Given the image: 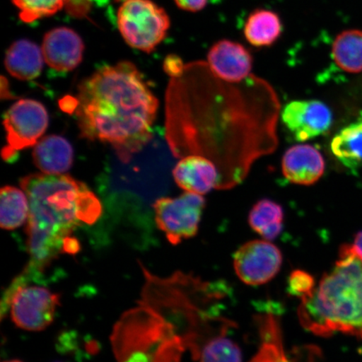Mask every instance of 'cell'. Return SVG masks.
<instances>
[{"label": "cell", "mask_w": 362, "mask_h": 362, "mask_svg": "<svg viewBox=\"0 0 362 362\" xmlns=\"http://www.w3.org/2000/svg\"><path fill=\"white\" fill-rule=\"evenodd\" d=\"M158 101L132 62L101 68L81 81L74 110L81 136L110 144L128 163L153 138Z\"/></svg>", "instance_id": "obj_1"}, {"label": "cell", "mask_w": 362, "mask_h": 362, "mask_svg": "<svg viewBox=\"0 0 362 362\" xmlns=\"http://www.w3.org/2000/svg\"><path fill=\"white\" fill-rule=\"evenodd\" d=\"M21 187L30 204L26 269L42 274L58 255L79 251L71 234L81 225L96 223L102 205L87 185L70 175H30L21 179Z\"/></svg>", "instance_id": "obj_2"}, {"label": "cell", "mask_w": 362, "mask_h": 362, "mask_svg": "<svg viewBox=\"0 0 362 362\" xmlns=\"http://www.w3.org/2000/svg\"><path fill=\"white\" fill-rule=\"evenodd\" d=\"M298 318L316 336L341 332L362 341V261L346 245L314 292L301 300Z\"/></svg>", "instance_id": "obj_3"}, {"label": "cell", "mask_w": 362, "mask_h": 362, "mask_svg": "<svg viewBox=\"0 0 362 362\" xmlns=\"http://www.w3.org/2000/svg\"><path fill=\"white\" fill-rule=\"evenodd\" d=\"M33 281L25 272L18 276L4 293L1 316L10 310L17 327L29 332H40L53 322L60 296Z\"/></svg>", "instance_id": "obj_4"}, {"label": "cell", "mask_w": 362, "mask_h": 362, "mask_svg": "<svg viewBox=\"0 0 362 362\" xmlns=\"http://www.w3.org/2000/svg\"><path fill=\"white\" fill-rule=\"evenodd\" d=\"M117 26L131 47L151 53L168 34L170 21L151 0H126L117 11Z\"/></svg>", "instance_id": "obj_5"}, {"label": "cell", "mask_w": 362, "mask_h": 362, "mask_svg": "<svg viewBox=\"0 0 362 362\" xmlns=\"http://www.w3.org/2000/svg\"><path fill=\"white\" fill-rule=\"evenodd\" d=\"M206 201L201 194L185 192L175 198L163 197L153 204L158 229L177 245L198 233Z\"/></svg>", "instance_id": "obj_6"}, {"label": "cell", "mask_w": 362, "mask_h": 362, "mask_svg": "<svg viewBox=\"0 0 362 362\" xmlns=\"http://www.w3.org/2000/svg\"><path fill=\"white\" fill-rule=\"evenodd\" d=\"M49 124V116L42 103L33 99H21L13 103L4 119L7 146L2 157L10 160L17 152L33 147L40 141Z\"/></svg>", "instance_id": "obj_7"}, {"label": "cell", "mask_w": 362, "mask_h": 362, "mask_svg": "<svg viewBox=\"0 0 362 362\" xmlns=\"http://www.w3.org/2000/svg\"><path fill=\"white\" fill-rule=\"evenodd\" d=\"M283 264L281 251L268 240H253L235 252L234 270L242 282L251 286L271 281Z\"/></svg>", "instance_id": "obj_8"}, {"label": "cell", "mask_w": 362, "mask_h": 362, "mask_svg": "<svg viewBox=\"0 0 362 362\" xmlns=\"http://www.w3.org/2000/svg\"><path fill=\"white\" fill-rule=\"evenodd\" d=\"M282 121L297 141L305 142L327 133L333 116L323 102L296 100L283 108Z\"/></svg>", "instance_id": "obj_9"}, {"label": "cell", "mask_w": 362, "mask_h": 362, "mask_svg": "<svg viewBox=\"0 0 362 362\" xmlns=\"http://www.w3.org/2000/svg\"><path fill=\"white\" fill-rule=\"evenodd\" d=\"M206 63L217 78L230 83H240L252 75L253 58L241 43L223 39L212 45Z\"/></svg>", "instance_id": "obj_10"}, {"label": "cell", "mask_w": 362, "mask_h": 362, "mask_svg": "<svg viewBox=\"0 0 362 362\" xmlns=\"http://www.w3.org/2000/svg\"><path fill=\"white\" fill-rule=\"evenodd\" d=\"M42 49L49 67L58 71H69L83 60L84 44L74 30L59 27L45 35Z\"/></svg>", "instance_id": "obj_11"}, {"label": "cell", "mask_w": 362, "mask_h": 362, "mask_svg": "<svg viewBox=\"0 0 362 362\" xmlns=\"http://www.w3.org/2000/svg\"><path fill=\"white\" fill-rule=\"evenodd\" d=\"M325 163L322 153L310 144H297L287 149L282 160V171L289 182L311 185L324 175Z\"/></svg>", "instance_id": "obj_12"}, {"label": "cell", "mask_w": 362, "mask_h": 362, "mask_svg": "<svg viewBox=\"0 0 362 362\" xmlns=\"http://www.w3.org/2000/svg\"><path fill=\"white\" fill-rule=\"evenodd\" d=\"M175 183L185 192L206 194L216 188L219 170L215 163L202 156L182 158L173 170Z\"/></svg>", "instance_id": "obj_13"}, {"label": "cell", "mask_w": 362, "mask_h": 362, "mask_svg": "<svg viewBox=\"0 0 362 362\" xmlns=\"http://www.w3.org/2000/svg\"><path fill=\"white\" fill-rule=\"evenodd\" d=\"M74 148L61 136L49 135L35 144L33 160L36 167L47 175H62L74 163Z\"/></svg>", "instance_id": "obj_14"}, {"label": "cell", "mask_w": 362, "mask_h": 362, "mask_svg": "<svg viewBox=\"0 0 362 362\" xmlns=\"http://www.w3.org/2000/svg\"><path fill=\"white\" fill-rule=\"evenodd\" d=\"M42 49L27 40L13 43L6 52V69L13 78L21 81L37 78L42 74L44 65Z\"/></svg>", "instance_id": "obj_15"}, {"label": "cell", "mask_w": 362, "mask_h": 362, "mask_svg": "<svg viewBox=\"0 0 362 362\" xmlns=\"http://www.w3.org/2000/svg\"><path fill=\"white\" fill-rule=\"evenodd\" d=\"M283 22L277 13L257 8L247 18L243 26L244 37L255 47H269L280 38L283 33Z\"/></svg>", "instance_id": "obj_16"}, {"label": "cell", "mask_w": 362, "mask_h": 362, "mask_svg": "<svg viewBox=\"0 0 362 362\" xmlns=\"http://www.w3.org/2000/svg\"><path fill=\"white\" fill-rule=\"evenodd\" d=\"M332 56L336 65L348 74L362 71V30H346L334 40Z\"/></svg>", "instance_id": "obj_17"}, {"label": "cell", "mask_w": 362, "mask_h": 362, "mask_svg": "<svg viewBox=\"0 0 362 362\" xmlns=\"http://www.w3.org/2000/svg\"><path fill=\"white\" fill-rule=\"evenodd\" d=\"M284 218V210L279 203L262 199L249 212L248 223L256 233L271 241L282 233Z\"/></svg>", "instance_id": "obj_18"}, {"label": "cell", "mask_w": 362, "mask_h": 362, "mask_svg": "<svg viewBox=\"0 0 362 362\" xmlns=\"http://www.w3.org/2000/svg\"><path fill=\"white\" fill-rule=\"evenodd\" d=\"M29 199L23 189L4 187L0 192V226L3 229L20 228L28 220Z\"/></svg>", "instance_id": "obj_19"}, {"label": "cell", "mask_w": 362, "mask_h": 362, "mask_svg": "<svg viewBox=\"0 0 362 362\" xmlns=\"http://www.w3.org/2000/svg\"><path fill=\"white\" fill-rule=\"evenodd\" d=\"M332 151L339 161L348 167L362 165V123L346 127L334 136Z\"/></svg>", "instance_id": "obj_20"}, {"label": "cell", "mask_w": 362, "mask_h": 362, "mask_svg": "<svg viewBox=\"0 0 362 362\" xmlns=\"http://www.w3.org/2000/svg\"><path fill=\"white\" fill-rule=\"evenodd\" d=\"M192 356L199 362H243L241 349L226 332L208 338Z\"/></svg>", "instance_id": "obj_21"}, {"label": "cell", "mask_w": 362, "mask_h": 362, "mask_svg": "<svg viewBox=\"0 0 362 362\" xmlns=\"http://www.w3.org/2000/svg\"><path fill=\"white\" fill-rule=\"evenodd\" d=\"M19 11L20 18L25 23H33L44 17L55 15L70 0H12Z\"/></svg>", "instance_id": "obj_22"}, {"label": "cell", "mask_w": 362, "mask_h": 362, "mask_svg": "<svg viewBox=\"0 0 362 362\" xmlns=\"http://www.w3.org/2000/svg\"><path fill=\"white\" fill-rule=\"evenodd\" d=\"M316 285L313 276L305 271L298 269L289 276L288 291L291 296L303 300L314 292Z\"/></svg>", "instance_id": "obj_23"}, {"label": "cell", "mask_w": 362, "mask_h": 362, "mask_svg": "<svg viewBox=\"0 0 362 362\" xmlns=\"http://www.w3.org/2000/svg\"><path fill=\"white\" fill-rule=\"evenodd\" d=\"M185 65L181 58L176 55H170L164 62V70L171 78H179L183 74Z\"/></svg>", "instance_id": "obj_24"}, {"label": "cell", "mask_w": 362, "mask_h": 362, "mask_svg": "<svg viewBox=\"0 0 362 362\" xmlns=\"http://www.w3.org/2000/svg\"><path fill=\"white\" fill-rule=\"evenodd\" d=\"M174 1L181 10L192 13L202 11L208 4V0H174Z\"/></svg>", "instance_id": "obj_25"}, {"label": "cell", "mask_w": 362, "mask_h": 362, "mask_svg": "<svg viewBox=\"0 0 362 362\" xmlns=\"http://www.w3.org/2000/svg\"><path fill=\"white\" fill-rule=\"evenodd\" d=\"M349 250L362 261V230L356 235L352 244H347Z\"/></svg>", "instance_id": "obj_26"}, {"label": "cell", "mask_w": 362, "mask_h": 362, "mask_svg": "<svg viewBox=\"0 0 362 362\" xmlns=\"http://www.w3.org/2000/svg\"><path fill=\"white\" fill-rule=\"evenodd\" d=\"M4 362H23L20 360H11V361H4Z\"/></svg>", "instance_id": "obj_27"}]
</instances>
